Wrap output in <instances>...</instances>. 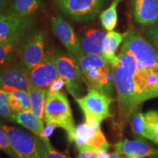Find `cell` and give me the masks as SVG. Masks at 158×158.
I'll list each match as a JSON object with an SVG mask.
<instances>
[{"label": "cell", "instance_id": "obj_37", "mask_svg": "<svg viewBox=\"0 0 158 158\" xmlns=\"http://www.w3.org/2000/svg\"><path fill=\"white\" fill-rule=\"evenodd\" d=\"M148 158H158V154H156V155L152 156H150V157H148Z\"/></svg>", "mask_w": 158, "mask_h": 158}, {"label": "cell", "instance_id": "obj_18", "mask_svg": "<svg viewBox=\"0 0 158 158\" xmlns=\"http://www.w3.org/2000/svg\"><path fill=\"white\" fill-rule=\"evenodd\" d=\"M126 33L117 32V31H108L105 36L102 44V56L106 61L111 66L112 68H116L119 64V59L116 55V50L124 40Z\"/></svg>", "mask_w": 158, "mask_h": 158}, {"label": "cell", "instance_id": "obj_24", "mask_svg": "<svg viewBox=\"0 0 158 158\" xmlns=\"http://www.w3.org/2000/svg\"><path fill=\"white\" fill-rule=\"evenodd\" d=\"M130 122L132 132L136 139L142 141L143 138H147L145 118H144V114L141 112V107L140 106L133 111Z\"/></svg>", "mask_w": 158, "mask_h": 158}, {"label": "cell", "instance_id": "obj_12", "mask_svg": "<svg viewBox=\"0 0 158 158\" xmlns=\"http://www.w3.org/2000/svg\"><path fill=\"white\" fill-rule=\"evenodd\" d=\"M45 33L37 30L27 37L21 51V59L28 70H31L44 57Z\"/></svg>", "mask_w": 158, "mask_h": 158}, {"label": "cell", "instance_id": "obj_29", "mask_svg": "<svg viewBox=\"0 0 158 158\" xmlns=\"http://www.w3.org/2000/svg\"><path fill=\"white\" fill-rule=\"evenodd\" d=\"M143 34L149 43L158 53V23L155 25L145 27L143 29Z\"/></svg>", "mask_w": 158, "mask_h": 158}, {"label": "cell", "instance_id": "obj_28", "mask_svg": "<svg viewBox=\"0 0 158 158\" xmlns=\"http://www.w3.org/2000/svg\"><path fill=\"white\" fill-rule=\"evenodd\" d=\"M8 93L0 86V116L8 120V121L13 122L14 114L10 108L7 100Z\"/></svg>", "mask_w": 158, "mask_h": 158}, {"label": "cell", "instance_id": "obj_25", "mask_svg": "<svg viewBox=\"0 0 158 158\" xmlns=\"http://www.w3.org/2000/svg\"><path fill=\"white\" fill-rule=\"evenodd\" d=\"M122 0H113L110 6L100 15L102 27L108 31H112L117 24V6Z\"/></svg>", "mask_w": 158, "mask_h": 158}, {"label": "cell", "instance_id": "obj_8", "mask_svg": "<svg viewBox=\"0 0 158 158\" xmlns=\"http://www.w3.org/2000/svg\"><path fill=\"white\" fill-rule=\"evenodd\" d=\"M102 0H56L62 13L77 21H89L95 19L102 7Z\"/></svg>", "mask_w": 158, "mask_h": 158}, {"label": "cell", "instance_id": "obj_20", "mask_svg": "<svg viewBox=\"0 0 158 158\" xmlns=\"http://www.w3.org/2000/svg\"><path fill=\"white\" fill-rule=\"evenodd\" d=\"M13 122L30 130L31 133L35 134L38 137L44 130L43 120L37 118L30 109L15 114Z\"/></svg>", "mask_w": 158, "mask_h": 158}, {"label": "cell", "instance_id": "obj_13", "mask_svg": "<svg viewBox=\"0 0 158 158\" xmlns=\"http://www.w3.org/2000/svg\"><path fill=\"white\" fill-rule=\"evenodd\" d=\"M73 142L78 150L84 148L108 150L110 147L101 129H95L86 122L76 127Z\"/></svg>", "mask_w": 158, "mask_h": 158}, {"label": "cell", "instance_id": "obj_38", "mask_svg": "<svg viewBox=\"0 0 158 158\" xmlns=\"http://www.w3.org/2000/svg\"><path fill=\"white\" fill-rule=\"evenodd\" d=\"M125 158H131V157H127V156H126V157H125Z\"/></svg>", "mask_w": 158, "mask_h": 158}, {"label": "cell", "instance_id": "obj_3", "mask_svg": "<svg viewBox=\"0 0 158 158\" xmlns=\"http://www.w3.org/2000/svg\"><path fill=\"white\" fill-rule=\"evenodd\" d=\"M44 120L46 124H53L66 131L70 142L74 141V120L70 102L63 92L48 94L45 100Z\"/></svg>", "mask_w": 158, "mask_h": 158}, {"label": "cell", "instance_id": "obj_16", "mask_svg": "<svg viewBox=\"0 0 158 158\" xmlns=\"http://www.w3.org/2000/svg\"><path fill=\"white\" fill-rule=\"evenodd\" d=\"M116 152L131 158H144L158 154V149L143 141L125 139L114 144Z\"/></svg>", "mask_w": 158, "mask_h": 158}, {"label": "cell", "instance_id": "obj_2", "mask_svg": "<svg viewBox=\"0 0 158 158\" xmlns=\"http://www.w3.org/2000/svg\"><path fill=\"white\" fill-rule=\"evenodd\" d=\"M83 81L88 88L111 98L114 84L113 70L100 54H85L78 62Z\"/></svg>", "mask_w": 158, "mask_h": 158}, {"label": "cell", "instance_id": "obj_14", "mask_svg": "<svg viewBox=\"0 0 158 158\" xmlns=\"http://www.w3.org/2000/svg\"><path fill=\"white\" fill-rule=\"evenodd\" d=\"M133 17L135 23L148 27L158 23L157 0H133Z\"/></svg>", "mask_w": 158, "mask_h": 158}, {"label": "cell", "instance_id": "obj_22", "mask_svg": "<svg viewBox=\"0 0 158 158\" xmlns=\"http://www.w3.org/2000/svg\"><path fill=\"white\" fill-rule=\"evenodd\" d=\"M7 93L9 106L14 115L30 109V98L27 91L13 89Z\"/></svg>", "mask_w": 158, "mask_h": 158}, {"label": "cell", "instance_id": "obj_34", "mask_svg": "<svg viewBox=\"0 0 158 158\" xmlns=\"http://www.w3.org/2000/svg\"><path fill=\"white\" fill-rule=\"evenodd\" d=\"M13 0H0V13L9 7Z\"/></svg>", "mask_w": 158, "mask_h": 158}, {"label": "cell", "instance_id": "obj_7", "mask_svg": "<svg viewBox=\"0 0 158 158\" xmlns=\"http://www.w3.org/2000/svg\"><path fill=\"white\" fill-rule=\"evenodd\" d=\"M13 149L19 158H43L38 138L33 137L19 128L2 125Z\"/></svg>", "mask_w": 158, "mask_h": 158}, {"label": "cell", "instance_id": "obj_1", "mask_svg": "<svg viewBox=\"0 0 158 158\" xmlns=\"http://www.w3.org/2000/svg\"><path fill=\"white\" fill-rule=\"evenodd\" d=\"M113 69L116 94H117L118 117L114 123V128L119 136L123 132L132 114L142 102L150 98L138 86L135 79V73L132 72L121 64Z\"/></svg>", "mask_w": 158, "mask_h": 158}, {"label": "cell", "instance_id": "obj_31", "mask_svg": "<svg viewBox=\"0 0 158 158\" xmlns=\"http://www.w3.org/2000/svg\"><path fill=\"white\" fill-rule=\"evenodd\" d=\"M65 86V82L64 79L61 77H58L54 82L51 84L47 89V95L48 94H52L60 92L62 87Z\"/></svg>", "mask_w": 158, "mask_h": 158}, {"label": "cell", "instance_id": "obj_35", "mask_svg": "<svg viewBox=\"0 0 158 158\" xmlns=\"http://www.w3.org/2000/svg\"><path fill=\"white\" fill-rule=\"evenodd\" d=\"M125 155H121V154H119L117 152L115 151L113 153L108 154L107 158H125Z\"/></svg>", "mask_w": 158, "mask_h": 158}, {"label": "cell", "instance_id": "obj_15", "mask_svg": "<svg viewBox=\"0 0 158 158\" xmlns=\"http://www.w3.org/2000/svg\"><path fill=\"white\" fill-rule=\"evenodd\" d=\"M31 21V17L19 18L7 13H0V43L19 37Z\"/></svg>", "mask_w": 158, "mask_h": 158}, {"label": "cell", "instance_id": "obj_36", "mask_svg": "<svg viewBox=\"0 0 158 158\" xmlns=\"http://www.w3.org/2000/svg\"><path fill=\"white\" fill-rule=\"evenodd\" d=\"M108 155V153L107 150L100 149L98 151V158H107Z\"/></svg>", "mask_w": 158, "mask_h": 158}, {"label": "cell", "instance_id": "obj_30", "mask_svg": "<svg viewBox=\"0 0 158 158\" xmlns=\"http://www.w3.org/2000/svg\"><path fill=\"white\" fill-rule=\"evenodd\" d=\"M0 149L5 151L11 157L19 158L14 150L12 148L8 137H7V134H6L5 131L3 130L1 125H0Z\"/></svg>", "mask_w": 158, "mask_h": 158}, {"label": "cell", "instance_id": "obj_23", "mask_svg": "<svg viewBox=\"0 0 158 158\" xmlns=\"http://www.w3.org/2000/svg\"><path fill=\"white\" fill-rule=\"evenodd\" d=\"M30 98V110L40 119H44V110L47 89L29 86L27 90Z\"/></svg>", "mask_w": 158, "mask_h": 158}, {"label": "cell", "instance_id": "obj_27", "mask_svg": "<svg viewBox=\"0 0 158 158\" xmlns=\"http://www.w3.org/2000/svg\"><path fill=\"white\" fill-rule=\"evenodd\" d=\"M41 155L43 158H70L59 152L51 146L49 138H38Z\"/></svg>", "mask_w": 158, "mask_h": 158}, {"label": "cell", "instance_id": "obj_10", "mask_svg": "<svg viewBox=\"0 0 158 158\" xmlns=\"http://www.w3.org/2000/svg\"><path fill=\"white\" fill-rule=\"evenodd\" d=\"M0 86L7 92L28 90L30 86L29 70L21 59L0 68Z\"/></svg>", "mask_w": 158, "mask_h": 158}, {"label": "cell", "instance_id": "obj_40", "mask_svg": "<svg viewBox=\"0 0 158 158\" xmlns=\"http://www.w3.org/2000/svg\"><path fill=\"white\" fill-rule=\"evenodd\" d=\"M157 2H158V0H157Z\"/></svg>", "mask_w": 158, "mask_h": 158}, {"label": "cell", "instance_id": "obj_6", "mask_svg": "<svg viewBox=\"0 0 158 158\" xmlns=\"http://www.w3.org/2000/svg\"><path fill=\"white\" fill-rule=\"evenodd\" d=\"M54 53L59 76L64 79L67 90L74 98H81L84 88L78 63L70 54H64L59 49Z\"/></svg>", "mask_w": 158, "mask_h": 158}, {"label": "cell", "instance_id": "obj_5", "mask_svg": "<svg viewBox=\"0 0 158 158\" xmlns=\"http://www.w3.org/2000/svg\"><path fill=\"white\" fill-rule=\"evenodd\" d=\"M76 100L84 114L85 122L95 129H100L101 122L111 116L110 106L114 99L94 89L88 88V93Z\"/></svg>", "mask_w": 158, "mask_h": 158}, {"label": "cell", "instance_id": "obj_32", "mask_svg": "<svg viewBox=\"0 0 158 158\" xmlns=\"http://www.w3.org/2000/svg\"><path fill=\"white\" fill-rule=\"evenodd\" d=\"M98 151L92 148H84L79 150L78 158H98Z\"/></svg>", "mask_w": 158, "mask_h": 158}, {"label": "cell", "instance_id": "obj_17", "mask_svg": "<svg viewBox=\"0 0 158 158\" xmlns=\"http://www.w3.org/2000/svg\"><path fill=\"white\" fill-rule=\"evenodd\" d=\"M106 33L101 29H87L79 37L81 48L84 54H102V44Z\"/></svg>", "mask_w": 158, "mask_h": 158}, {"label": "cell", "instance_id": "obj_33", "mask_svg": "<svg viewBox=\"0 0 158 158\" xmlns=\"http://www.w3.org/2000/svg\"><path fill=\"white\" fill-rule=\"evenodd\" d=\"M56 127L53 124H46V127L44 128V130H43L42 133H40L39 138H49V137L52 135L53 132L55 130V128Z\"/></svg>", "mask_w": 158, "mask_h": 158}, {"label": "cell", "instance_id": "obj_26", "mask_svg": "<svg viewBox=\"0 0 158 158\" xmlns=\"http://www.w3.org/2000/svg\"><path fill=\"white\" fill-rule=\"evenodd\" d=\"M147 138L158 146V111L152 110L144 114Z\"/></svg>", "mask_w": 158, "mask_h": 158}, {"label": "cell", "instance_id": "obj_19", "mask_svg": "<svg viewBox=\"0 0 158 158\" xmlns=\"http://www.w3.org/2000/svg\"><path fill=\"white\" fill-rule=\"evenodd\" d=\"M43 0H13L6 13L19 18H29L43 7Z\"/></svg>", "mask_w": 158, "mask_h": 158}, {"label": "cell", "instance_id": "obj_39", "mask_svg": "<svg viewBox=\"0 0 158 158\" xmlns=\"http://www.w3.org/2000/svg\"><path fill=\"white\" fill-rule=\"evenodd\" d=\"M157 91H158V86H157Z\"/></svg>", "mask_w": 158, "mask_h": 158}, {"label": "cell", "instance_id": "obj_9", "mask_svg": "<svg viewBox=\"0 0 158 158\" xmlns=\"http://www.w3.org/2000/svg\"><path fill=\"white\" fill-rule=\"evenodd\" d=\"M58 77L55 53L53 51H48L42 61L34 68L29 70L30 86L35 88L48 89L49 86Z\"/></svg>", "mask_w": 158, "mask_h": 158}, {"label": "cell", "instance_id": "obj_21", "mask_svg": "<svg viewBox=\"0 0 158 158\" xmlns=\"http://www.w3.org/2000/svg\"><path fill=\"white\" fill-rule=\"evenodd\" d=\"M19 48L20 36L0 43V68L15 62Z\"/></svg>", "mask_w": 158, "mask_h": 158}, {"label": "cell", "instance_id": "obj_4", "mask_svg": "<svg viewBox=\"0 0 158 158\" xmlns=\"http://www.w3.org/2000/svg\"><path fill=\"white\" fill-rule=\"evenodd\" d=\"M121 51L133 55L137 61L138 70L158 73V53L137 30L132 29L126 32Z\"/></svg>", "mask_w": 158, "mask_h": 158}, {"label": "cell", "instance_id": "obj_11", "mask_svg": "<svg viewBox=\"0 0 158 158\" xmlns=\"http://www.w3.org/2000/svg\"><path fill=\"white\" fill-rule=\"evenodd\" d=\"M51 25L55 35L66 48L68 54L78 62L84 54L81 48L79 37L76 35L71 25L58 15L51 17Z\"/></svg>", "mask_w": 158, "mask_h": 158}]
</instances>
